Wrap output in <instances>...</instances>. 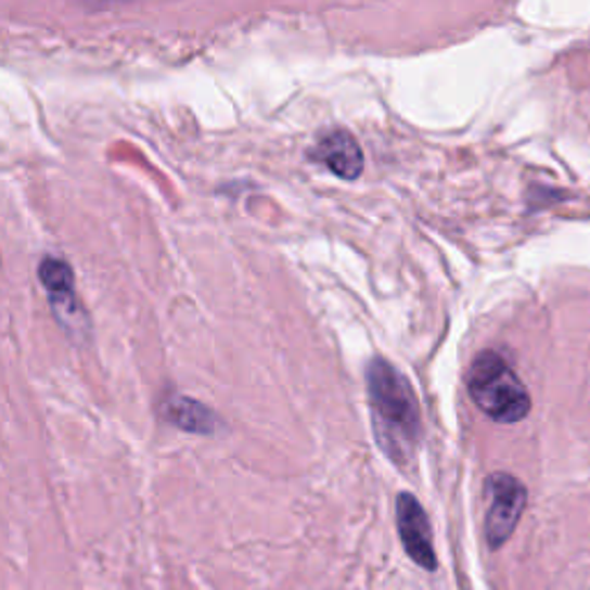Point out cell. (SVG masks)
Wrapping results in <instances>:
<instances>
[{
	"label": "cell",
	"instance_id": "cell-7",
	"mask_svg": "<svg viewBox=\"0 0 590 590\" xmlns=\"http://www.w3.org/2000/svg\"><path fill=\"white\" fill-rule=\"evenodd\" d=\"M164 415L169 418L176 427L196 432V434H210L215 429V413L198 401L174 397L164 403Z\"/></svg>",
	"mask_w": 590,
	"mask_h": 590
},
{
	"label": "cell",
	"instance_id": "cell-3",
	"mask_svg": "<svg viewBox=\"0 0 590 590\" xmlns=\"http://www.w3.org/2000/svg\"><path fill=\"white\" fill-rule=\"evenodd\" d=\"M489 493V510L485 520V535L489 549H501L520 524L522 514L526 510L528 491L526 487L508 473H493L487 479Z\"/></svg>",
	"mask_w": 590,
	"mask_h": 590
},
{
	"label": "cell",
	"instance_id": "cell-5",
	"mask_svg": "<svg viewBox=\"0 0 590 590\" xmlns=\"http://www.w3.org/2000/svg\"><path fill=\"white\" fill-rule=\"evenodd\" d=\"M309 157L328 166L342 180H356L364 169V155L358 139L342 127L321 134L319 141L311 145Z\"/></svg>",
	"mask_w": 590,
	"mask_h": 590
},
{
	"label": "cell",
	"instance_id": "cell-4",
	"mask_svg": "<svg viewBox=\"0 0 590 590\" xmlns=\"http://www.w3.org/2000/svg\"><path fill=\"white\" fill-rule=\"evenodd\" d=\"M397 530L411 561L424 569H436V551L429 516L413 493L397 496Z\"/></svg>",
	"mask_w": 590,
	"mask_h": 590
},
{
	"label": "cell",
	"instance_id": "cell-1",
	"mask_svg": "<svg viewBox=\"0 0 590 590\" xmlns=\"http://www.w3.org/2000/svg\"><path fill=\"white\" fill-rule=\"evenodd\" d=\"M367 395L381 450L397 466H406L422 440L420 403L409 379L395 364L374 358L367 367Z\"/></svg>",
	"mask_w": 590,
	"mask_h": 590
},
{
	"label": "cell",
	"instance_id": "cell-2",
	"mask_svg": "<svg viewBox=\"0 0 590 590\" xmlns=\"http://www.w3.org/2000/svg\"><path fill=\"white\" fill-rule=\"evenodd\" d=\"M469 395L491 420L514 424L530 413V397L512 367L496 350H483L469 369Z\"/></svg>",
	"mask_w": 590,
	"mask_h": 590
},
{
	"label": "cell",
	"instance_id": "cell-6",
	"mask_svg": "<svg viewBox=\"0 0 590 590\" xmlns=\"http://www.w3.org/2000/svg\"><path fill=\"white\" fill-rule=\"evenodd\" d=\"M40 282L49 293V300L53 305V311L59 313L61 319L77 317V291H74V272L72 268L63 261V258H53L47 256L40 264Z\"/></svg>",
	"mask_w": 590,
	"mask_h": 590
}]
</instances>
